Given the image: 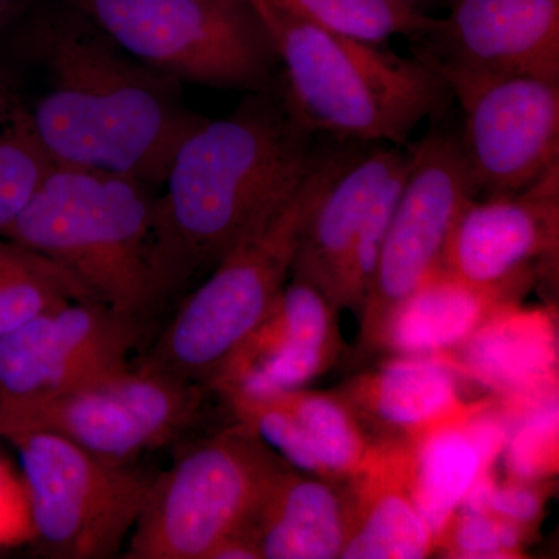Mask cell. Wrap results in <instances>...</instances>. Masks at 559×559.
<instances>
[{
    "label": "cell",
    "mask_w": 559,
    "mask_h": 559,
    "mask_svg": "<svg viewBox=\"0 0 559 559\" xmlns=\"http://www.w3.org/2000/svg\"><path fill=\"white\" fill-rule=\"evenodd\" d=\"M27 40L47 73L32 110L53 164L162 186L180 142L204 120L183 105L179 81L135 60L70 5L39 14Z\"/></svg>",
    "instance_id": "cell-1"
},
{
    "label": "cell",
    "mask_w": 559,
    "mask_h": 559,
    "mask_svg": "<svg viewBox=\"0 0 559 559\" xmlns=\"http://www.w3.org/2000/svg\"><path fill=\"white\" fill-rule=\"evenodd\" d=\"M311 138L285 103L264 95L187 134L154 202L160 297L212 271L289 200L318 160Z\"/></svg>",
    "instance_id": "cell-2"
},
{
    "label": "cell",
    "mask_w": 559,
    "mask_h": 559,
    "mask_svg": "<svg viewBox=\"0 0 559 559\" xmlns=\"http://www.w3.org/2000/svg\"><path fill=\"white\" fill-rule=\"evenodd\" d=\"M285 72L283 103L305 131L400 146L451 92L425 58L316 27L274 0H249Z\"/></svg>",
    "instance_id": "cell-3"
},
{
    "label": "cell",
    "mask_w": 559,
    "mask_h": 559,
    "mask_svg": "<svg viewBox=\"0 0 559 559\" xmlns=\"http://www.w3.org/2000/svg\"><path fill=\"white\" fill-rule=\"evenodd\" d=\"M154 202L140 180L55 165L0 237L64 267L112 310L142 320L162 299Z\"/></svg>",
    "instance_id": "cell-4"
},
{
    "label": "cell",
    "mask_w": 559,
    "mask_h": 559,
    "mask_svg": "<svg viewBox=\"0 0 559 559\" xmlns=\"http://www.w3.org/2000/svg\"><path fill=\"white\" fill-rule=\"evenodd\" d=\"M352 157L320 153L289 200L218 261L140 362L207 384L274 307L293 274L312 210Z\"/></svg>",
    "instance_id": "cell-5"
},
{
    "label": "cell",
    "mask_w": 559,
    "mask_h": 559,
    "mask_svg": "<svg viewBox=\"0 0 559 559\" xmlns=\"http://www.w3.org/2000/svg\"><path fill=\"white\" fill-rule=\"evenodd\" d=\"M286 466L241 423L202 441L151 481L124 558L210 559L246 532Z\"/></svg>",
    "instance_id": "cell-6"
},
{
    "label": "cell",
    "mask_w": 559,
    "mask_h": 559,
    "mask_svg": "<svg viewBox=\"0 0 559 559\" xmlns=\"http://www.w3.org/2000/svg\"><path fill=\"white\" fill-rule=\"evenodd\" d=\"M135 60L179 83L261 92L278 64L249 0H68Z\"/></svg>",
    "instance_id": "cell-7"
},
{
    "label": "cell",
    "mask_w": 559,
    "mask_h": 559,
    "mask_svg": "<svg viewBox=\"0 0 559 559\" xmlns=\"http://www.w3.org/2000/svg\"><path fill=\"white\" fill-rule=\"evenodd\" d=\"M202 404V384L139 360L50 399L0 407V439L47 432L97 457L131 463L182 436Z\"/></svg>",
    "instance_id": "cell-8"
},
{
    "label": "cell",
    "mask_w": 559,
    "mask_h": 559,
    "mask_svg": "<svg viewBox=\"0 0 559 559\" xmlns=\"http://www.w3.org/2000/svg\"><path fill=\"white\" fill-rule=\"evenodd\" d=\"M21 459L40 554L103 559L130 539L151 481L130 463L110 462L47 432L9 440Z\"/></svg>",
    "instance_id": "cell-9"
},
{
    "label": "cell",
    "mask_w": 559,
    "mask_h": 559,
    "mask_svg": "<svg viewBox=\"0 0 559 559\" xmlns=\"http://www.w3.org/2000/svg\"><path fill=\"white\" fill-rule=\"evenodd\" d=\"M419 57L462 108L460 145L477 197L524 190L559 165V80L469 72Z\"/></svg>",
    "instance_id": "cell-10"
},
{
    "label": "cell",
    "mask_w": 559,
    "mask_h": 559,
    "mask_svg": "<svg viewBox=\"0 0 559 559\" xmlns=\"http://www.w3.org/2000/svg\"><path fill=\"white\" fill-rule=\"evenodd\" d=\"M411 164L369 294L360 336L377 344L389 312L443 267L452 227L477 197L459 135L436 131L409 150Z\"/></svg>",
    "instance_id": "cell-11"
},
{
    "label": "cell",
    "mask_w": 559,
    "mask_h": 559,
    "mask_svg": "<svg viewBox=\"0 0 559 559\" xmlns=\"http://www.w3.org/2000/svg\"><path fill=\"white\" fill-rule=\"evenodd\" d=\"M140 320L95 300L44 312L0 337V407L50 399L130 362Z\"/></svg>",
    "instance_id": "cell-12"
},
{
    "label": "cell",
    "mask_w": 559,
    "mask_h": 559,
    "mask_svg": "<svg viewBox=\"0 0 559 559\" xmlns=\"http://www.w3.org/2000/svg\"><path fill=\"white\" fill-rule=\"evenodd\" d=\"M559 165L514 193L471 198L444 250L455 277L509 297L558 255Z\"/></svg>",
    "instance_id": "cell-13"
},
{
    "label": "cell",
    "mask_w": 559,
    "mask_h": 559,
    "mask_svg": "<svg viewBox=\"0 0 559 559\" xmlns=\"http://www.w3.org/2000/svg\"><path fill=\"white\" fill-rule=\"evenodd\" d=\"M334 312L318 288L293 278L259 325L224 359L209 388L223 399H260L304 388L340 353Z\"/></svg>",
    "instance_id": "cell-14"
},
{
    "label": "cell",
    "mask_w": 559,
    "mask_h": 559,
    "mask_svg": "<svg viewBox=\"0 0 559 559\" xmlns=\"http://www.w3.org/2000/svg\"><path fill=\"white\" fill-rule=\"evenodd\" d=\"M423 57L491 75L559 80V0H451Z\"/></svg>",
    "instance_id": "cell-15"
},
{
    "label": "cell",
    "mask_w": 559,
    "mask_h": 559,
    "mask_svg": "<svg viewBox=\"0 0 559 559\" xmlns=\"http://www.w3.org/2000/svg\"><path fill=\"white\" fill-rule=\"evenodd\" d=\"M460 377L447 355H396L340 395L360 426L367 421L385 441H409L471 409L460 396Z\"/></svg>",
    "instance_id": "cell-16"
},
{
    "label": "cell",
    "mask_w": 559,
    "mask_h": 559,
    "mask_svg": "<svg viewBox=\"0 0 559 559\" xmlns=\"http://www.w3.org/2000/svg\"><path fill=\"white\" fill-rule=\"evenodd\" d=\"M349 479V528L341 558L419 559L436 549L407 487V441L374 443Z\"/></svg>",
    "instance_id": "cell-17"
},
{
    "label": "cell",
    "mask_w": 559,
    "mask_h": 559,
    "mask_svg": "<svg viewBox=\"0 0 559 559\" xmlns=\"http://www.w3.org/2000/svg\"><path fill=\"white\" fill-rule=\"evenodd\" d=\"M462 377L500 399H527L557 390L558 333L550 310L506 304L457 348Z\"/></svg>",
    "instance_id": "cell-18"
},
{
    "label": "cell",
    "mask_w": 559,
    "mask_h": 559,
    "mask_svg": "<svg viewBox=\"0 0 559 559\" xmlns=\"http://www.w3.org/2000/svg\"><path fill=\"white\" fill-rule=\"evenodd\" d=\"M349 528L347 495L331 480L280 471L242 533L260 559L341 558Z\"/></svg>",
    "instance_id": "cell-19"
},
{
    "label": "cell",
    "mask_w": 559,
    "mask_h": 559,
    "mask_svg": "<svg viewBox=\"0 0 559 559\" xmlns=\"http://www.w3.org/2000/svg\"><path fill=\"white\" fill-rule=\"evenodd\" d=\"M409 151L380 146L353 156L312 210L290 277L318 288L331 304L342 261L382 183L407 160Z\"/></svg>",
    "instance_id": "cell-20"
},
{
    "label": "cell",
    "mask_w": 559,
    "mask_h": 559,
    "mask_svg": "<svg viewBox=\"0 0 559 559\" xmlns=\"http://www.w3.org/2000/svg\"><path fill=\"white\" fill-rule=\"evenodd\" d=\"M506 304L509 297L440 267L389 312L377 345L395 355H450Z\"/></svg>",
    "instance_id": "cell-21"
},
{
    "label": "cell",
    "mask_w": 559,
    "mask_h": 559,
    "mask_svg": "<svg viewBox=\"0 0 559 559\" xmlns=\"http://www.w3.org/2000/svg\"><path fill=\"white\" fill-rule=\"evenodd\" d=\"M468 412L407 441V487L437 546L474 481L491 471L466 426Z\"/></svg>",
    "instance_id": "cell-22"
},
{
    "label": "cell",
    "mask_w": 559,
    "mask_h": 559,
    "mask_svg": "<svg viewBox=\"0 0 559 559\" xmlns=\"http://www.w3.org/2000/svg\"><path fill=\"white\" fill-rule=\"evenodd\" d=\"M53 167L33 119L32 106L0 66V235Z\"/></svg>",
    "instance_id": "cell-23"
},
{
    "label": "cell",
    "mask_w": 559,
    "mask_h": 559,
    "mask_svg": "<svg viewBox=\"0 0 559 559\" xmlns=\"http://www.w3.org/2000/svg\"><path fill=\"white\" fill-rule=\"evenodd\" d=\"M277 399L304 429L323 479L352 477L369 459L373 444L340 393H277Z\"/></svg>",
    "instance_id": "cell-24"
},
{
    "label": "cell",
    "mask_w": 559,
    "mask_h": 559,
    "mask_svg": "<svg viewBox=\"0 0 559 559\" xmlns=\"http://www.w3.org/2000/svg\"><path fill=\"white\" fill-rule=\"evenodd\" d=\"M323 31L384 46L396 36L423 39L439 17L396 0H274Z\"/></svg>",
    "instance_id": "cell-25"
},
{
    "label": "cell",
    "mask_w": 559,
    "mask_h": 559,
    "mask_svg": "<svg viewBox=\"0 0 559 559\" xmlns=\"http://www.w3.org/2000/svg\"><path fill=\"white\" fill-rule=\"evenodd\" d=\"M76 300L98 301L64 267L25 248L22 259L0 278V337Z\"/></svg>",
    "instance_id": "cell-26"
},
{
    "label": "cell",
    "mask_w": 559,
    "mask_h": 559,
    "mask_svg": "<svg viewBox=\"0 0 559 559\" xmlns=\"http://www.w3.org/2000/svg\"><path fill=\"white\" fill-rule=\"evenodd\" d=\"M502 403L511 419L502 452L511 480L547 479L558 468V390L528 399H502Z\"/></svg>",
    "instance_id": "cell-27"
},
{
    "label": "cell",
    "mask_w": 559,
    "mask_h": 559,
    "mask_svg": "<svg viewBox=\"0 0 559 559\" xmlns=\"http://www.w3.org/2000/svg\"><path fill=\"white\" fill-rule=\"evenodd\" d=\"M409 164L411 153L399 170L392 173L390 178L382 183L377 197L371 201L369 212L345 253L336 285L331 294V305L336 310L340 308H353V310L359 308L360 310L362 308L371 282H373L374 272H377L382 246L388 237L390 223H392L393 212L399 204Z\"/></svg>",
    "instance_id": "cell-28"
},
{
    "label": "cell",
    "mask_w": 559,
    "mask_h": 559,
    "mask_svg": "<svg viewBox=\"0 0 559 559\" xmlns=\"http://www.w3.org/2000/svg\"><path fill=\"white\" fill-rule=\"evenodd\" d=\"M524 527L492 513L457 511L441 536L455 558H513L521 549Z\"/></svg>",
    "instance_id": "cell-29"
},
{
    "label": "cell",
    "mask_w": 559,
    "mask_h": 559,
    "mask_svg": "<svg viewBox=\"0 0 559 559\" xmlns=\"http://www.w3.org/2000/svg\"><path fill=\"white\" fill-rule=\"evenodd\" d=\"M35 539L31 498L21 471L0 455V549Z\"/></svg>",
    "instance_id": "cell-30"
},
{
    "label": "cell",
    "mask_w": 559,
    "mask_h": 559,
    "mask_svg": "<svg viewBox=\"0 0 559 559\" xmlns=\"http://www.w3.org/2000/svg\"><path fill=\"white\" fill-rule=\"evenodd\" d=\"M543 509V498L538 489L528 487L524 481H510L507 485H496L489 500V513L502 520L514 522L521 527H527L538 520Z\"/></svg>",
    "instance_id": "cell-31"
},
{
    "label": "cell",
    "mask_w": 559,
    "mask_h": 559,
    "mask_svg": "<svg viewBox=\"0 0 559 559\" xmlns=\"http://www.w3.org/2000/svg\"><path fill=\"white\" fill-rule=\"evenodd\" d=\"M25 3L27 0H0V31L21 16Z\"/></svg>",
    "instance_id": "cell-32"
},
{
    "label": "cell",
    "mask_w": 559,
    "mask_h": 559,
    "mask_svg": "<svg viewBox=\"0 0 559 559\" xmlns=\"http://www.w3.org/2000/svg\"><path fill=\"white\" fill-rule=\"evenodd\" d=\"M396 2L404 3V5H409L412 9L426 11V13H428V9L439 5L441 2H448V5H450L451 0H396Z\"/></svg>",
    "instance_id": "cell-33"
}]
</instances>
